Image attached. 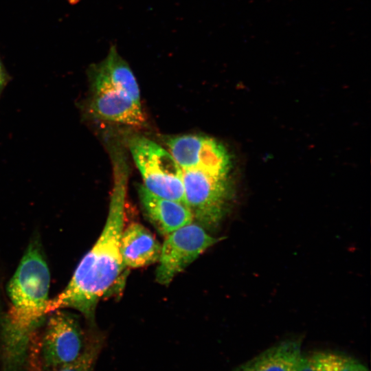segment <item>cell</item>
<instances>
[{
  "instance_id": "cell-1",
  "label": "cell",
  "mask_w": 371,
  "mask_h": 371,
  "mask_svg": "<svg viewBox=\"0 0 371 371\" xmlns=\"http://www.w3.org/2000/svg\"><path fill=\"white\" fill-rule=\"evenodd\" d=\"M115 165L109 212L102 233L80 262L68 284L49 300L47 314L58 309L72 308L92 323L99 300L126 268L120 242L125 221L126 170L124 164L118 162Z\"/></svg>"
},
{
  "instance_id": "cell-2",
  "label": "cell",
  "mask_w": 371,
  "mask_h": 371,
  "mask_svg": "<svg viewBox=\"0 0 371 371\" xmlns=\"http://www.w3.org/2000/svg\"><path fill=\"white\" fill-rule=\"evenodd\" d=\"M49 284L50 273L41 243L34 237L8 284L10 302L1 322V339L30 342L48 315Z\"/></svg>"
},
{
  "instance_id": "cell-3",
  "label": "cell",
  "mask_w": 371,
  "mask_h": 371,
  "mask_svg": "<svg viewBox=\"0 0 371 371\" xmlns=\"http://www.w3.org/2000/svg\"><path fill=\"white\" fill-rule=\"evenodd\" d=\"M89 113L95 117L130 126L146 118L136 78L128 63L111 45L106 58L91 71Z\"/></svg>"
},
{
  "instance_id": "cell-4",
  "label": "cell",
  "mask_w": 371,
  "mask_h": 371,
  "mask_svg": "<svg viewBox=\"0 0 371 371\" xmlns=\"http://www.w3.org/2000/svg\"><path fill=\"white\" fill-rule=\"evenodd\" d=\"M185 204L204 229H215L228 214L234 195L230 175L183 170Z\"/></svg>"
},
{
  "instance_id": "cell-5",
  "label": "cell",
  "mask_w": 371,
  "mask_h": 371,
  "mask_svg": "<svg viewBox=\"0 0 371 371\" xmlns=\"http://www.w3.org/2000/svg\"><path fill=\"white\" fill-rule=\"evenodd\" d=\"M128 148L144 187L159 197L185 204L183 170L169 151L139 135L129 139Z\"/></svg>"
},
{
  "instance_id": "cell-6",
  "label": "cell",
  "mask_w": 371,
  "mask_h": 371,
  "mask_svg": "<svg viewBox=\"0 0 371 371\" xmlns=\"http://www.w3.org/2000/svg\"><path fill=\"white\" fill-rule=\"evenodd\" d=\"M48 315L38 352L43 370L54 371L77 359L87 339L76 315L65 309Z\"/></svg>"
},
{
  "instance_id": "cell-7",
  "label": "cell",
  "mask_w": 371,
  "mask_h": 371,
  "mask_svg": "<svg viewBox=\"0 0 371 371\" xmlns=\"http://www.w3.org/2000/svg\"><path fill=\"white\" fill-rule=\"evenodd\" d=\"M222 238L213 237L196 223H189L167 235L161 245L156 281L168 285L174 278Z\"/></svg>"
},
{
  "instance_id": "cell-8",
  "label": "cell",
  "mask_w": 371,
  "mask_h": 371,
  "mask_svg": "<svg viewBox=\"0 0 371 371\" xmlns=\"http://www.w3.org/2000/svg\"><path fill=\"white\" fill-rule=\"evenodd\" d=\"M168 150L182 170H197L230 175L232 159L225 146L216 139L188 134L167 137Z\"/></svg>"
},
{
  "instance_id": "cell-9",
  "label": "cell",
  "mask_w": 371,
  "mask_h": 371,
  "mask_svg": "<svg viewBox=\"0 0 371 371\" xmlns=\"http://www.w3.org/2000/svg\"><path fill=\"white\" fill-rule=\"evenodd\" d=\"M139 199L146 217L164 235L193 222V216L186 204L159 197L144 186L137 188Z\"/></svg>"
},
{
  "instance_id": "cell-10",
  "label": "cell",
  "mask_w": 371,
  "mask_h": 371,
  "mask_svg": "<svg viewBox=\"0 0 371 371\" xmlns=\"http://www.w3.org/2000/svg\"><path fill=\"white\" fill-rule=\"evenodd\" d=\"M161 245L144 225L133 223L123 229L120 252L126 267L139 268L159 261Z\"/></svg>"
},
{
  "instance_id": "cell-11",
  "label": "cell",
  "mask_w": 371,
  "mask_h": 371,
  "mask_svg": "<svg viewBox=\"0 0 371 371\" xmlns=\"http://www.w3.org/2000/svg\"><path fill=\"white\" fill-rule=\"evenodd\" d=\"M302 341L290 339L273 346L232 371H295Z\"/></svg>"
},
{
  "instance_id": "cell-12",
  "label": "cell",
  "mask_w": 371,
  "mask_h": 371,
  "mask_svg": "<svg viewBox=\"0 0 371 371\" xmlns=\"http://www.w3.org/2000/svg\"><path fill=\"white\" fill-rule=\"evenodd\" d=\"M347 359L330 352L302 354L295 371H346Z\"/></svg>"
},
{
  "instance_id": "cell-13",
  "label": "cell",
  "mask_w": 371,
  "mask_h": 371,
  "mask_svg": "<svg viewBox=\"0 0 371 371\" xmlns=\"http://www.w3.org/2000/svg\"><path fill=\"white\" fill-rule=\"evenodd\" d=\"M103 346L104 339L101 335H89L87 339L85 347L79 357L74 361L54 371H94Z\"/></svg>"
},
{
  "instance_id": "cell-14",
  "label": "cell",
  "mask_w": 371,
  "mask_h": 371,
  "mask_svg": "<svg viewBox=\"0 0 371 371\" xmlns=\"http://www.w3.org/2000/svg\"><path fill=\"white\" fill-rule=\"evenodd\" d=\"M346 371H369V370L357 360L348 357Z\"/></svg>"
},
{
  "instance_id": "cell-15",
  "label": "cell",
  "mask_w": 371,
  "mask_h": 371,
  "mask_svg": "<svg viewBox=\"0 0 371 371\" xmlns=\"http://www.w3.org/2000/svg\"><path fill=\"white\" fill-rule=\"evenodd\" d=\"M7 80V76L5 72L3 69L2 63L0 60V92L1 91L3 87H4Z\"/></svg>"
},
{
  "instance_id": "cell-16",
  "label": "cell",
  "mask_w": 371,
  "mask_h": 371,
  "mask_svg": "<svg viewBox=\"0 0 371 371\" xmlns=\"http://www.w3.org/2000/svg\"><path fill=\"white\" fill-rule=\"evenodd\" d=\"M3 315H1V314L0 313V326H1V319H2Z\"/></svg>"
}]
</instances>
